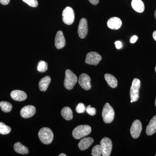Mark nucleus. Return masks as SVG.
Masks as SVG:
<instances>
[{"label": "nucleus", "mask_w": 156, "mask_h": 156, "mask_svg": "<svg viewBox=\"0 0 156 156\" xmlns=\"http://www.w3.org/2000/svg\"><path fill=\"white\" fill-rule=\"evenodd\" d=\"M131 6L134 11L138 13H142L144 11V4L141 0H132Z\"/></svg>", "instance_id": "6ab92c4d"}, {"label": "nucleus", "mask_w": 156, "mask_h": 156, "mask_svg": "<svg viewBox=\"0 0 156 156\" xmlns=\"http://www.w3.org/2000/svg\"><path fill=\"white\" fill-rule=\"evenodd\" d=\"M51 78L50 76H47L40 80L39 87L40 90L42 92H45L48 89L49 84L51 82Z\"/></svg>", "instance_id": "a211bd4d"}, {"label": "nucleus", "mask_w": 156, "mask_h": 156, "mask_svg": "<svg viewBox=\"0 0 156 156\" xmlns=\"http://www.w3.org/2000/svg\"><path fill=\"white\" fill-rule=\"evenodd\" d=\"M122 21L119 17H113L110 18L107 22L108 27L112 30H118L122 25Z\"/></svg>", "instance_id": "4468645a"}, {"label": "nucleus", "mask_w": 156, "mask_h": 156, "mask_svg": "<svg viewBox=\"0 0 156 156\" xmlns=\"http://www.w3.org/2000/svg\"><path fill=\"white\" fill-rule=\"evenodd\" d=\"M10 1V0H0V3L4 5H6L9 4Z\"/></svg>", "instance_id": "2f4dec72"}, {"label": "nucleus", "mask_w": 156, "mask_h": 156, "mask_svg": "<svg viewBox=\"0 0 156 156\" xmlns=\"http://www.w3.org/2000/svg\"><path fill=\"white\" fill-rule=\"evenodd\" d=\"M105 80L108 86L112 88H115L118 86V80L114 76L110 74L106 73L105 75Z\"/></svg>", "instance_id": "aec40b11"}, {"label": "nucleus", "mask_w": 156, "mask_h": 156, "mask_svg": "<svg viewBox=\"0 0 156 156\" xmlns=\"http://www.w3.org/2000/svg\"><path fill=\"white\" fill-rule=\"evenodd\" d=\"M153 37L155 41H156V30L154 32L153 34Z\"/></svg>", "instance_id": "72a5a7b5"}, {"label": "nucleus", "mask_w": 156, "mask_h": 156, "mask_svg": "<svg viewBox=\"0 0 156 156\" xmlns=\"http://www.w3.org/2000/svg\"><path fill=\"white\" fill-rule=\"evenodd\" d=\"M40 140L45 144H49L53 139V134L52 130L48 128H43L40 129L38 133Z\"/></svg>", "instance_id": "f03ea898"}, {"label": "nucleus", "mask_w": 156, "mask_h": 156, "mask_svg": "<svg viewBox=\"0 0 156 156\" xmlns=\"http://www.w3.org/2000/svg\"><path fill=\"white\" fill-rule=\"evenodd\" d=\"M146 134L148 136L153 135L156 132V115L151 119L147 127Z\"/></svg>", "instance_id": "f3484780"}, {"label": "nucleus", "mask_w": 156, "mask_h": 156, "mask_svg": "<svg viewBox=\"0 0 156 156\" xmlns=\"http://www.w3.org/2000/svg\"><path fill=\"white\" fill-rule=\"evenodd\" d=\"M88 22L86 18H82L80 20L78 27V33L81 39H84L87 37L88 34Z\"/></svg>", "instance_id": "9d476101"}, {"label": "nucleus", "mask_w": 156, "mask_h": 156, "mask_svg": "<svg viewBox=\"0 0 156 156\" xmlns=\"http://www.w3.org/2000/svg\"><path fill=\"white\" fill-rule=\"evenodd\" d=\"M133 102V101H132V100H131V103H132V102Z\"/></svg>", "instance_id": "4c0bfd02"}, {"label": "nucleus", "mask_w": 156, "mask_h": 156, "mask_svg": "<svg viewBox=\"0 0 156 156\" xmlns=\"http://www.w3.org/2000/svg\"><path fill=\"white\" fill-rule=\"evenodd\" d=\"M115 45L116 48L117 49H120L122 47V42L120 41H117L115 43Z\"/></svg>", "instance_id": "c756f323"}, {"label": "nucleus", "mask_w": 156, "mask_h": 156, "mask_svg": "<svg viewBox=\"0 0 156 156\" xmlns=\"http://www.w3.org/2000/svg\"><path fill=\"white\" fill-rule=\"evenodd\" d=\"M100 145L102 150V155L109 156L111 154L112 148V143L111 140L107 137H105L100 141Z\"/></svg>", "instance_id": "0eeeda50"}, {"label": "nucleus", "mask_w": 156, "mask_h": 156, "mask_svg": "<svg viewBox=\"0 0 156 156\" xmlns=\"http://www.w3.org/2000/svg\"><path fill=\"white\" fill-rule=\"evenodd\" d=\"M62 20L66 25H71L75 20V13L72 8L67 7L63 10L62 13Z\"/></svg>", "instance_id": "423d86ee"}, {"label": "nucleus", "mask_w": 156, "mask_h": 156, "mask_svg": "<svg viewBox=\"0 0 156 156\" xmlns=\"http://www.w3.org/2000/svg\"><path fill=\"white\" fill-rule=\"evenodd\" d=\"M48 69V63L44 61L41 60L38 63L37 69L40 73H44L47 71Z\"/></svg>", "instance_id": "b1692460"}, {"label": "nucleus", "mask_w": 156, "mask_h": 156, "mask_svg": "<svg viewBox=\"0 0 156 156\" xmlns=\"http://www.w3.org/2000/svg\"><path fill=\"white\" fill-rule=\"evenodd\" d=\"M76 76L69 69L65 72V78L64 81L65 88L68 90H71L77 82Z\"/></svg>", "instance_id": "7ed1b4c3"}, {"label": "nucleus", "mask_w": 156, "mask_h": 156, "mask_svg": "<svg viewBox=\"0 0 156 156\" xmlns=\"http://www.w3.org/2000/svg\"><path fill=\"white\" fill-rule=\"evenodd\" d=\"M154 16H155V19L156 20V10L155 11V12H154Z\"/></svg>", "instance_id": "c9c22d12"}, {"label": "nucleus", "mask_w": 156, "mask_h": 156, "mask_svg": "<svg viewBox=\"0 0 156 156\" xmlns=\"http://www.w3.org/2000/svg\"><path fill=\"white\" fill-rule=\"evenodd\" d=\"M22 1L32 7L36 8L38 5V2L37 0H22Z\"/></svg>", "instance_id": "cd10ccee"}, {"label": "nucleus", "mask_w": 156, "mask_h": 156, "mask_svg": "<svg viewBox=\"0 0 156 156\" xmlns=\"http://www.w3.org/2000/svg\"><path fill=\"white\" fill-rule=\"evenodd\" d=\"M59 156H66V155L64 154H61L58 155Z\"/></svg>", "instance_id": "f704fd0d"}, {"label": "nucleus", "mask_w": 156, "mask_h": 156, "mask_svg": "<svg viewBox=\"0 0 156 156\" xmlns=\"http://www.w3.org/2000/svg\"><path fill=\"white\" fill-rule=\"evenodd\" d=\"M86 111H87V113L91 116L95 115L96 113V109L95 108L92 107L90 105H88L87 106V108H86Z\"/></svg>", "instance_id": "c85d7f7f"}, {"label": "nucleus", "mask_w": 156, "mask_h": 156, "mask_svg": "<svg viewBox=\"0 0 156 156\" xmlns=\"http://www.w3.org/2000/svg\"><path fill=\"white\" fill-rule=\"evenodd\" d=\"M142 126L141 122L139 120H136L132 123L130 129V133L134 139L138 138L142 131Z\"/></svg>", "instance_id": "1a4fd4ad"}, {"label": "nucleus", "mask_w": 156, "mask_h": 156, "mask_svg": "<svg viewBox=\"0 0 156 156\" xmlns=\"http://www.w3.org/2000/svg\"><path fill=\"white\" fill-rule=\"evenodd\" d=\"M92 131L91 127L88 125H81L74 128L73 136L76 139H80L89 135Z\"/></svg>", "instance_id": "f257e3e1"}, {"label": "nucleus", "mask_w": 156, "mask_h": 156, "mask_svg": "<svg viewBox=\"0 0 156 156\" xmlns=\"http://www.w3.org/2000/svg\"><path fill=\"white\" fill-rule=\"evenodd\" d=\"M138 39V37L136 36V35L133 36L131 38V40H130V42L132 44H134L135 43Z\"/></svg>", "instance_id": "7c9ffc66"}, {"label": "nucleus", "mask_w": 156, "mask_h": 156, "mask_svg": "<svg viewBox=\"0 0 156 156\" xmlns=\"http://www.w3.org/2000/svg\"><path fill=\"white\" fill-rule=\"evenodd\" d=\"M94 139L91 137H85L80 140L78 144L79 148L81 151H85L89 148L93 143Z\"/></svg>", "instance_id": "dca6fc26"}, {"label": "nucleus", "mask_w": 156, "mask_h": 156, "mask_svg": "<svg viewBox=\"0 0 156 156\" xmlns=\"http://www.w3.org/2000/svg\"><path fill=\"white\" fill-rule=\"evenodd\" d=\"M11 96L12 99L18 101H23L27 98V95L25 92L19 90L12 91L11 93Z\"/></svg>", "instance_id": "2eb2a0df"}, {"label": "nucleus", "mask_w": 156, "mask_h": 156, "mask_svg": "<svg viewBox=\"0 0 156 156\" xmlns=\"http://www.w3.org/2000/svg\"><path fill=\"white\" fill-rule=\"evenodd\" d=\"M101 59L102 57L97 52H90L87 53L85 62L88 64L97 66Z\"/></svg>", "instance_id": "6e6552de"}, {"label": "nucleus", "mask_w": 156, "mask_h": 156, "mask_svg": "<svg viewBox=\"0 0 156 156\" xmlns=\"http://www.w3.org/2000/svg\"><path fill=\"white\" fill-rule=\"evenodd\" d=\"M76 110L78 113H83L86 111V108L83 103H80L76 107Z\"/></svg>", "instance_id": "bb28decb"}, {"label": "nucleus", "mask_w": 156, "mask_h": 156, "mask_svg": "<svg viewBox=\"0 0 156 156\" xmlns=\"http://www.w3.org/2000/svg\"><path fill=\"white\" fill-rule=\"evenodd\" d=\"M88 1L92 5H96L99 2V0H88Z\"/></svg>", "instance_id": "473e14b6"}, {"label": "nucleus", "mask_w": 156, "mask_h": 156, "mask_svg": "<svg viewBox=\"0 0 156 156\" xmlns=\"http://www.w3.org/2000/svg\"><path fill=\"white\" fill-rule=\"evenodd\" d=\"M155 106L156 107V98L155 100Z\"/></svg>", "instance_id": "e433bc0d"}, {"label": "nucleus", "mask_w": 156, "mask_h": 156, "mask_svg": "<svg viewBox=\"0 0 156 156\" xmlns=\"http://www.w3.org/2000/svg\"><path fill=\"white\" fill-rule=\"evenodd\" d=\"M66 41L63 33L62 31H58L56 34L55 39V45L57 49L64 48L65 46Z\"/></svg>", "instance_id": "ddd939ff"}, {"label": "nucleus", "mask_w": 156, "mask_h": 156, "mask_svg": "<svg viewBox=\"0 0 156 156\" xmlns=\"http://www.w3.org/2000/svg\"><path fill=\"white\" fill-rule=\"evenodd\" d=\"M102 154V150L100 145H96L93 147L92 149V156H100Z\"/></svg>", "instance_id": "a878e982"}, {"label": "nucleus", "mask_w": 156, "mask_h": 156, "mask_svg": "<svg viewBox=\"0 0 156 156\" xmlns=\"http://www.w3.org/2000/svg\"><path fill=\"white\" fill-rule=\"evenodd\" d=\"M0 107L3 112L8 113L11 111L12 109V105L9 102L2 101L0 102Z\"/></svg>", "instance_id": "5701e85b"}, {"label": "nucleus", "mask_w": 156, "mask_h": 156, "mask_svg": "<svg viewBox=\"0 0 156 156\" xmlns=\"http://www.w3.org/2000/svg\"><path fill=\"white\" fill-rule=\"evenodd\" d=\"M36 110L33 105H27L21 109L20 112V115L24 119H28L33 116L35 114Z\"/></svg>", "instance_id": "f8f14e48"}, {"label": "nucleus", "mask_w": 156, "mask_h": 156, "mask_svg": "<svg viewBox=\"0 0 156 156\" xmlns=\"http://www.w3.org/2000/svg\"><path fill=\"white\" fill-rule=\"evenodd\" d=\"M11 130L10 127L6 126L4 123L0 122V134L3 135L9 134L11 132Z\"/></svg>", "instance_id": "393cba45"}, {"label": "nucleus", "mask_w": 156, "mask_h": 156, "mask_svg": "<svg viewBox=\"0 0 156 156\" xmlns=\"http://www.w3.org/2000/svg\"><path fill=\"white\" fill-rule=\"evenodd\" d=\"M155 156H156V154L155 155Z\"/></svg>", "instance_id": "ea45409f"}, {"label": "nucleus", "mask_w": 156, "mask_h": 156, "mask_svg": "<svg viewBox=\"0 0 156 156\" xmlns=\"http://www.w3.org/2000/svg\"><path fill=\"white\" fill-rule=\"evenodd\" d=\"M14 150L17 153L22 154H28L29 150L27 147L23 145L20 142H17L14 144Z\"/></svg>", "instance_id": "412c9836"}, {"label": "nucleus", "mask_w": 156, "mask_h": 156, "mask_svg": "<svg viewBox=\"0 0 156 156\" xmlns=\"http://www.w3.org/2000/svg\"><path fill=\"white\" fill-rule=\"evenodd\" d=\"M79 83L85 90H89L91 89V78L87 74H81L79 77Z\"/></svg>", "instance_id": "9b49d317"}, {"label": "nucleus", "mask_w": 156, "mask_h": 156, "mask_svg": "<svg viewBox=\"0 0 156 156\" xmlns=\"http://www.w3.org/2000/svg\"><path fill=\"white\" fill-rule=\"evenodd\" d=\"M115 115V112L113 108L108 103L105 104L102 112L104 122L107 124L112 122L114 119Z\"/></svg>", "instance_id": "20e7f679"}, {"label": "nucleus", "mask_w": 156, "mask_h": 156, "mask_svg": "<svg viewBox=\"0 0 156 156\" xmlns=\"http://www.w3.org/2000/svg\"><path fill=\"white\" fill-rule=\"evenodd\" d=\"M140 87V81L135 78L133 80L130 89V98L133 102L137 101L139 98V90Z\"/></svg>", "instance_id": "39448f33"}, {"label": "nucleus", "mask_w": 156, "mask_h": 156, "mask_svg": "<svg viewBox=\"0 0 156 156\" xmlns=\"http://www.w3.org/2000/svg\"><path fill=\"white\" fill-rule=\"evenodd\" d=\"M62 116L66 120L70 121L73 119V113L71 109L69 107H65L62 109Z\"/></svg>", "instance_id": "4be33fe9"}, {"label": "nucleus", "mask_w": 156, "mask_h": 156, "mask_svg": "<svg viewBox=\"0 0 156 156\" xmlns=\"http://www.w3.org/2000/svg\"><path fill=\"white\" fill-rule=\"evenodd\" d=\"M155 72H156V66L155 67Z\"/></svg>", "instance_id": "58836bf2"}]
</instances>
